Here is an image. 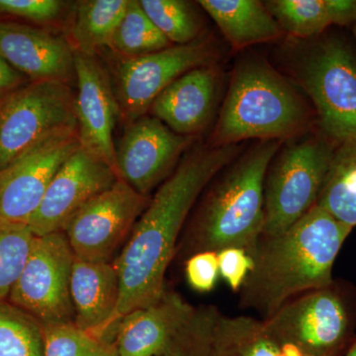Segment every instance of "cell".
I'll use <instances>...</instances> for the list:
<instances>
[{"mask_svg":"<svg viewBox=\"0 0 356 356\" xmlns=\"http://www.w3.org/2000/svg\"><path fill=\"white\" fill-rule=\"evenodd\" d=\"M216 44L200 36L185 44L138 58H119L115 65V95L126 123L147 115L156 98L175 79L189 70L214 65Z\"/></svg>","mask_w":356,"mask_h":356,"instance_id":"30bf717a","label":"cell"},{"mask_svg":"<svg viewBox=\"0 0 356 356\" xmlns=\"http://www.w3.org/2000/svg\"><path fill=\"white\" fill-rule=\"evenodd\" d=\"M0 56L30 81L76 79L72 44L41 28L0 21Z\"/></svg>","mask_w":356,"mask_h":356,"instance_id":"2e32d148","label":"cell"},{"mask_svg":"<svg viewBox=\"0 0 356 356\" xmlns=\"http://www.w3.org/2000/svg\"><path fill=\"white\" fill-rule=\"evenodd\" d=\"M219 273L233 292H240L254 267L252 257L243 248H229L218 252Z\"/></svg>","mask_w":356,"mask_h":356,"instance_id":"d6a6232c","label":"cell"},{"mask_svg":"<svg viewBox=\"0 0 356 356\" xmlns=\"http://www.w3.org/2000/svg\"><path fill=\"white\" fill-rule=\"evenodd\" d=\"M29 79L19 72L13 69L8 63L0 56V93L10 92L29 83Z\"/></svg>","mask_w":356,"mask_h":356,"instance_id":"836d02e7","label":"cell"},{"mask_svg":"<svg viewBox=\"0 0 356 356\" xmlns=\"http://www.w3.org/2000/svg\"><path fill=\"white\" fill-rule=\"evenodd\" d=\"M74 72L77 132L81 147L102 159L116 172L113 133L121 114L108 70L96 56L74 51Z\"/></svg>","mask_w":356,"mask_h":356,"instance_id":"9a60e30c","label":"cell"},{"mask_svg":"<svg viewBox=\"0 0 356 356\" xmlns=\"http://www.w3.org/2000/svg\"><path fill=\"white\" fill-rule=\"evenodd\" d=\"M128 4L129 0L77 2L72 28L74 51L84 55L96 56L102 48H108Z\"/></svg>","mask_w":356,"mask_h":356,"instance_id":"cb8c5ba5","label":"cell"},{"mask_svg":"<svg viewBox=\"0 0 356 356\" xmlns=\"http://www.w3.org/2000/svg\"><path fill=\"white\" fill-rule=\"evenodd\" d=\"M195 307L175 291L165 290L152 305L121 318L115 344L119 356H158L191 320Z\"/></svg>","mask_w":356,"mask_h":356,"instance_id":"d6986e66","label":"cell"},{"mask_svg":"<svg viewBox=\"0 0 356 356\" xmlns=\"http://www.w3.org/2000/svg\"><path fill=\"white\" fill-rule=\"evenodd\" d=\"M197 4L236 50L277 41L285 35L266 3L259 0H200Z\"/></svg>","mask_w":356,"mask_h":356,"instance_id":"ffe728a7","label":"cell"},{"mask_svg":"<svg viewBox=\"0 0 356 356\" xmlns=\"http://www.w3.org/2000/svg\"><path fill=\"white\" fill-rule=\"evenodd\" d=\"M70 293L76 327L115 343L114 318L120 300V280L114 262H91L74 257Z\"/></svg>","mask_w":356,"mask_h":356,"instance_id":"ac0fdd59","label":"cell"},{"mask_svg":"<svg viewBox=\"0 0 356 356\" xmlns=\"http://www.w3.org/2000/svg\"><path fill=\"white\" fill-rule=\"evenodd\" d=\"M240 145L198 147L159 187L114 261L120 280L115 329L131 312L152 305L165 292V274L192 208L210 182L236 159Z\"/></svg>","mask_w":356,"mask_h":356,"instance_id":"6da1fadb","label":"cell"},{"mask_svg":"<svg viewBox=\"0 0 356 356\" xmlns=\"http://www.w3.org/2000/svg\"><path fill=\"white\" fill-rule=\"evenodd\" d=\"M149 20L173 44L191 43L200 35L202 21L191 2L184 0H139Z\"/></svg>","mask_w":356,"mask_h":356,"instance_id":"4316f807","label":"cell"},{"mask_svg":"<svg viewBox=\"0 0 356 356\" xmlns=\"http://www.w3.org/2000/svg\"><path fill=\"white\" fill-rule=\"evenodd\" d=\"M0 356H44L42 325L7 300L0 301Z\"/></svg>","mask_w":356,"mask_h":356,"instance_id":"484cf974","label":"cell"},{"mask_svg":"<svg viewBox=\"0 0 356 356\" xmlns=\"http://www.w3.org/2000/svg\"><path fill=\"white\" fill-rule=\"evenodd\" d=\"M6 93H0V105H1L2 99H3L4 95H6Z\"/></svg>","mask_w":356,"mask_h":356,"instance_id":"74e56055","label":"cell"},{"mask_svg":"<svg viewBox=\"0 0 356 356\" xmlns=\"http://www.w3.org/2000/svg\"><path fill=\"white\" fill-rule=\"evenodd\" d=\"M353 229L316 204L280 235H262L248 252L254 267L238 292L240 308L266 321L300 295L331 284L334 262Z\"/></svg>","mask_w":356,"mask_h":356,"instance_id":"7a4b0ae2","label":"cell"},{"mask_svg":"<svg viewBox=\"0 0 356 356\" xmlns=\"http://www.w3.org/2000/svg\"><path fill=\"white\" fill-rule=\"evenodd\" d=\"M353 36H355V38L356 40V22L355 24L353 25Z\"/></svg>","mask_w":356,"mask_h":356,"instance_id":"8d00e7d4","label":"cell"},{"mask_svg":"<svg viewBox=\"0 0 356 356\" xmlns=\"http://www.w3.org/2000/svg\"><path fill=\"white\" fill-rule=\"evenodd\" d=\"M77 130L76 95L62 81H29L0 105V172L57 134Z\"/></svg>","mask_w":356,"mask_h":356,"instance_id":"ba28073f","label":"cell"},{"mask_svg":"<svg viewBox=\"0 0 356 356\" xmlns=\"http://www.w3.org/2000/svg\"><path fill=\"white\" fill-rule=\"evenodd\" d=\"M292 72L310 97L327 139L356 137V54L337 37L313 42L296 56Z\"/></svg>","mask_w":356,"mask_h":356,"instance_id":"8992f818","label":"cell"},{"mask_svg":"<svg viewBox=\"0 0 356 356\" xmlns=\"http://www.w3.org/2000/svg\"><path fill=\"white\" fill-rule=\"evenodd\" d=\"M151 197L118 179L91 199L64 231L74 257L86 261L114 262Z\"/></svg>","mask_w":356,"mask_h":356,"instance_id":"8fae6325","label":"cell"},{"mask_svg":"<svg viewBox=\"0 0 356 356\" xmlns=\"http://www.w3.org/2000/svg\"><path fill=\"white\" fill-rule=\"evenodd\" d=\"M337 146L325 135L305 134L275 154L264 180L262 235H280L317 204Z\"/></svg>","mask_w":356,"mask_h":356,"instance_id":"52a82bcc","label":"cell"},{"mask_svg":"<svg viewBox=\"0 0 356 356\" xmlns=\"http://www.w3.org/2000/svg\"><path fill=\"white\" fill-rule=\"evenodd\" d=\"M42 327L44 356H119L115 343L84 332L74 323Z\"/></svg>","mask_w":356,"mask_h":356,"instance_id":"f1b7e54d","label":"cell"},{"mask_svg":"<svg viewBox=\"0 0 356 356\" xmlns=\"http://www.w3.org/2000/svg\"><path fill=\"white\" fill-rule=\"evenodd\" d=\"M185 275L187 282L195 291H212L220 275L217 252L192 254L185 261Z\"/></svg>","mask_w":356,"mask_h":356,"instance_id":"1f68e13d","label":"cell"},{"mask_svg":"<svg viewBox=\"0 0 356 356\" xmlns=\"http://www.w3.org/2000/svg\"><path fill=\"white\" fill-rule=\"evenodd\" d=\"M67 6L69 2L60 0H0V15L50 25L62 19Z\"/></svg>","mask_w":356,"mask_h":356,"instance_id":"4dcf8cb0","label":"cell"},{"mask_svg":"<svg viewBox=\"0 0 356 356\" xmlns=\"http://www.w3.org/2000/svg\"><path fill=\"white\" fill-rule=\"evenodd\" d=\"M311 110L301 93L264 58L238 60L210 144L294 139L310 128Z\"/></svg>","mask_w":356,"mask_h":356,"instance_id":"277c9868","label":"cell"},{"mask_svg":"<svg viewBox=\"0 0 356 356\" xmlns=\"http://www.w3.org/2000/svg\"><path fill=\"white\" fill-rule=\"evenodd\" d=\"M317 205L356 227V137L337 145Z\"/></svg>","mask_w":356,"mask_h":356,"instance_id":"603a6c76","label":"cell"},{"mask_svg":"<svg viewBox=\"0 0 356 356\" xmlns=\"http://www.w3.org/2000/svg\"><path fill=\"white\" fill-rule=\"evenodd\" d=\"M74 257L64 232L35 236L7 301L42 325L74 323L70 293Z\"/></svg>","mask_w":356,"mask_h":356,"instance_id":"9c48e42d","label":"cell"},{"mask_svg":"<svg viewBox=\"0 0 356 356\" xmlns=\"http://www.w3.org/2000/svg\"><path fill=\"white\" fill-rule=\"evenodd\" d=\"M282 143L259 140L210 182L177 252L187 259L198 252L254 248L266 226V172Z\"/></svg>","mask_w":356,"mask_h":356,"instance_id":"3957f363","label":"cell"},{"mask_svg":"<svg viewBox=\"0 0 356 356\" xmlns=\"http://www.w3.org/2000/svg\"><path fill=\"white\" fill-rule=\"evenodd\" d=\"M209 356H280L281 346L264 321L250 316L229 317L215 307L209 327Z\"/></svg>","mask_w":356,"mask_h":356,"instance_id":"7402d4cb","label":"cell"},{"mask_svg":"<svg viewBox=\"0 0 356 356\" xmlns=\"http://www.w3.org/2000/svg\"><path fill=\"white\" fill-rule=\"evenodd\" d=\"M343 356H356V336L353 341H351L348 350L344 353Z\"/></svg>","mask_w":356,"mask_h":356,"instance_id":"d590c367","label":"cell"},{"mask_svg":"<svg viewBox=\"0 0 356 356\" xmlns=\"http://www.w3.org/2000/svg\"><path fill=\"white\" fill-rule=\"evenodd\" d=\"M285 34L310 39L332 25L356 22V0H270L264 1Z\"/></svg>","mask_w":356,"mask_h":356,"instance_id":"44dd1931","label":"cell"},{"mask_svg":"<svg viewBox=\"0 0 356 356\" xmlns=\"http://www.w3.org/2000/svg\"><path fill=\"white\" fill-rule=\"evenodd\" d=\"M194 139L173 132L153 115L131 122L116 147L119 179L151 197L152 192L177 170Z\"/></svg>","mask_w":356,"mask_h":356,"instance_id":"4fadbf2b","label":"cell"},{"mask_svg":"<svg viewBox=\"0 0 356 356\" xmlns=\"http://www.w3.org/2000/svg\"><path fill=\"white\" fill-rule=\"evenodd\" d=\"M221 79L214 65L189 70L156 98L149 111L173 132L195 138L212 120Z\"/></svg>","mask_w":356,"mask_h":356,"instance_id":"e0dca14e","label":"cell"},{"mask_svg":"<svg viewBox=\"0 0 356 356\" xmlns=\"http://www.w3.org/2000/svg\"><path fill=\"white\" fill-rule=\"evenodd\" d=\"M119 179L111 166L81 147L51 180L27 225L36 236L64 232L70 220L91 199Z\"/></svg>","mask_w":356,"mask_h":356,"instance_id":"5bb4252c","label":"cell"},{"mask_svg":"<svg viewBox=\"0 0 356 356\" xmlns=\"http://www.w3.org/2000/svg\"><path fill=\"white\" fill-rule=\"evenodd\" d=\"M215 306L195 309L191 320L158 356H209V327Z\"/></svg>","mask_w":356,"mask_h":356,"instance_id":"f546056e","label":"cell"},{"mask_svg":"<svg viewBox=\"0 0 356 356\" xmlns=\"http://www.w3.org/2000/svg\"><path fill=\"white\" fill-rule=\"evenodd\" d=\"M172 46L149 20L139 0H129L126 13L115 30L108 49L119 58H138Z\"/></svg>","mask_w":356,"mask_h":356,"instance_id":"d4e9b609","label":"cell"},{"mask_svg":"<svg viewBox=\"0 0 356 356\" xmlns=\"http://www.w3.org/2000/svg\"><path fill=\"white\" fill-rule=\"evenodd\" d=\"M264 323L276 343L292 344L303 356H343L356 336V287L334 278L288 302Z\"/></svg>","mask_w":356,"mask_h":356,"instance_id":"5b68a950","label":"cell"},{"mask_svg":"<svg viewBox=\"0 0 356 356\" xmlns=\"http://www.w3.org/2000/svg\"><path fill=\"white\" fill-rule=\"evenodd\" d=\"M81 147L77 130L57 134L35 145L0 172V220L27 224L49 185Z\"/></svg>","mask_w":356,"mask_h":356,"instance_id":"7c38bea8","label":"cell"},{"mask_svg":"<svg viewBox=\"0 0 356 356\" xmlns=\"http://www.w3.org/2000/svg\"><path fill=\"white\" fill-rule=\"evenodd\" d=\"M35 236L27 224L0 220V301L8 299L24 268Z\"/></svg>","mask_w":356,"mask_h":356,"instance_id":"83f0119b","label":"cell"},{"mask_svg":"<svg viewBox=\"0 0 356 356\" xmlns=\"http://www.w3.org/2000/svg\"><path fill=\"white\" fill-rule=\"evenodd\" d=\"M280 356H303L298 348L292 344H283L281 346Z\"/></svg>","mask_w":356,"mask_h":356,"instance_id":"e575fe53","label":"cell"}]
</instances>
